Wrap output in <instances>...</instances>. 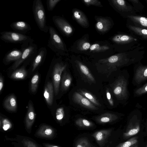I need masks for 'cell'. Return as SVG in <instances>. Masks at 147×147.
Segmentation results:
<instances>
[{
	"label": "cell",
	"instance_id": "7",
	"mask_svg": "<svg viewBox=\"0 0 147 147\" xmlns=\"http://www.w3.org/2000/svg\"><path fill=\"white\" fill-rule=\"evenodd\" d=\"M21 49L22 50V54L20 59L15 61L13 65L12 68L13 70L26 60L34 59L38 51L37 45L33 43Z\"/></svg>",
	"mask_w": 147,
	"mask_h": 147
},
{
	"label": "cell",
	"instance_id": "30",
	"mask_svg": "<svg viewBox=\"0 0 147 147\" xmlns=\"http://www.w3.org/2000/svg\"><path fill=\"white\" fill-rule=\"evenodd\" d=\"M129 28L136 34L145 39H147V29L134 26H129Z\"/></svg>",
	"mask_w": 147,
	"mask_h": 147
},
{
	"label": "cell",
	"instance_id": "37",
	"mask_svg": "<svg viewBox=\"0 0 147 147\" xmlns=\"http://www.w3.org/2000/svg\"><path fill=\"white\" fill-rule=\"evenodd\" d=\"M82 1L87 6L91 5L100 7L103 6L101 2L98 0H82Z\"/></svg>",
	"mask_w": 147,
	"mask_h": 147
},
{
	"label": "cell",
	"instance_id": "43",
	"mask_svg": "<svg viewBox=\"0 0 147 147\" xmlns=\"http://www.w3.org/2000/svg\"><path fill=\"white\" fill-rule=\"evenodd\" d=\"M3 87V79L1 75L0 76V92L2 90Z\"/></svg>",
	"mask_w": 147,
	"mask_h": 147
},
{
	"label": "cell",
	"instance_id": "9",
	"mask_svg": "<svg viewBox=\"0 0 147 147\" xmlns=\"http://www.w3.org/2000/svg\"><path fill=\"white\" fill-rule=\"evenodd\" d=\"M94 18L96 21L95 28L99 34L107 32L114 25L113 21L110 17L96 16Z\"/></svg>",
	"mask_w": 147,
	"mask_h": 147
},
{
	"label": "cell",
	"instance_id": "13",
	"mask_svg": "<svg viewBox=\"0 0 147 147\" xmlns=\"http://www.w3.org/2000/svg\"><path fill=\"white\" fill-rule=\"evenodd\" d=\"M72 17L73 19L81 26L83 28H87L89 26L88 19L82 11L77 8H74L72 10Z\"/></svg>",
	"mask_w": 147,
	"mask_h": 147
},
{
	"label": "cell",
	"instance_id": "39",
	"mask_svg": "<svg viewBox=\"0 0 147 147\" xmlns=\"http://www.w3.org/2000/svg\"><path fill=\"white\" fill-rule=\"evenodd\" d=\"M64 116V109L60 107L57 109L56 112V117L58 121H61L63 119Z\"/></svg>",
	"mask_w": 147,
	"mask_h": 147
},
{
	"label": "cell",
	"instance_id": "32",
	"mask_svg": "<svg viewBox=\"0 0 147 147\" xmlns=\"http://www.w3.org/2000/svg\"><path fill=\"white\" fill-rule=\"evenodd\" d=\"M138 137L137 136L131 138L126 141L120 143L115 147H130L138 144Z\"/></svg>",
	"mask_w": 147,
	"mask_h": 147
},
{
	"label": "cell",
	"instance_id": "41",
	"mask_svg": "<svg viewBox=\"0 0 147 147\" xmlns=\"http://www.w3.org/2000/svg\"><path fill=\"white\" fill-rule=\"evenodd\" d=\"M147 92V83L141 88L137 89L135 93L137 95H141Z\"/></svg>",
	"mask_w": 147,
	"mask_h": 147
},
{
	"label": "cell",
	"instance_id": "3",
	"mask_svg": "<svg viewBox=\"0 0 147 147\" xmlns=\"http://www.w3.org/2000/svg\"><path fill=\"white\" fill-rule=\"evenodd\" d=\"M115 51L109 41H98L91 44L87 55L92 58L102 59L113 55Z\"/></svg>",
	"mask_w": 147,
	"mask_h": 147
},
{
	"label": "cell",
	"instance_id": "6",
	"mask_svg": "<svg viewBox=\"0 0 147 147\" xmlns=\"http://www.w3.org/2000/svg\"><path fill=\"white\" fill-rule=\"evenodd\" d=\"M91 44L89 40V34H86L74 43L70 51L74 53L84 54L86 55Z\"/></svg>",
	"mask_w": 147,
	"mask_h": 147
},
{
	"label": "cell",
	"instance_id": "23",
	"mask_svg": "<svg viewBox=\"0 0 147 147\" xmlns=\"http://www.w3.org/2000/svg\"><path fill=\"white\" fill-rule=\"evenodd\" d=\"M147 79V66H140L137 69L134 76L136 82L139 84Z\"/></svg>",
	"mask_w": 147,
	"mask_h": 147
},
{
	"label": "cell",
	"instance_id": "17",
	"mask_svg": "<svg viewBox=\"0 0 147 147\" xmlns=\"http://www.w3.org/2000/svg\"><path fill=\"white\" fill-rule=\"evenodd\" d=\"M11 28L15 31L22 34L27 33L31 29L30 25L24 21H17L12 22L10 25Z\"/></svg>",
	"mask_w": 147,
	"mask_h": 147
},
{
	"label": "cell",
	"instance_id": "45",
	"mask_svg": "<svg viewBox=\"0 0 147 147\" xmlns=\"http://www.w3.org/2000/svg\"><path fill=\"white\" fill-rule=\"evenodd\" d=\"M130 147H138V144H137L134 145H133Z\"/></svg>",
	"mask_w": 147,
	"mask_h": 147
},
{
	"label": "cell",
	"instance_id": "33",
	"mask_svg": "<svg viewBox=\"0 0 147 147\" xmlns=\"http://www.w3.org/2000/svg\"><path fill=\"white\" fill-rule=\"evenodd\" d=\"M75 147H93L87 138H81L78 140Z\"/></svg>",
	"mask_w": 147,
	"mask_h": 147
},
{
	"label": "cell",
	"instance_id": "24",
	"mask_svg": "<svg viewBox=\"0 0 147 147\" xmlns=\"http://www.w3.org/2000/svg\"><path fill=\"white\" fill-rule=\"evenodd\" d=\"M118 118V116L114 114L106 113L98 116L96 118V120L100 123H105L112 122Z\"/></svg>",
	"mask_w": 147,
	"mask_h": 147
},
{
	"label": "cell",
	"instance_id": "10",
	"mask_svg": "<svg viewBox=\"0 0 147 147\" xmlns=\"http://www.w3.org/2000/svg\"><path fill=\"white\" fill-rule=\"evenodd\" d=\"M67 65L61 61L56 62L53 67V79L55 95L59 92L61 76L63 71L65 70Z\"/></svg>",
	"mask_w": 147,
	"mask_h": 147
},
{
	"label": "cell",
	"instance_id": "22",
	"mask_svg": "<svg viewBox=\"0 0 147 147\" xmlns=\"http://www.w3.org/2000/svg\"><path fill=\"white\" fill-rule=\"evenodd\" d=\"M53 88L52 83H47L45 88L44 96L47 104L51 106L53 101Z\"/></svg>",
	"mask_w": 147,
	"mask_h": 147
},
{
	"label": "cell",
	"instance_id": "11",
	"mask_svg": "<svg viewBox=\"0 0 147 147\" xmlns=\"http://www.w3.org/2000/svg\"><path fill=\"white\" fill-rule=\"evenodd\" d=\"M113 93L117 98H126L127 96V82L123 78L118 79L115 82L112 87Z\"/></svg>",
	"mask_w": 147,
	"mask_h": 147
},
{
	"label": "cell",
	"instance_id": "1",
	"mask_svg": "<svg viewBox=\"0 0 147 147\" xmlns=\"http://www.w3.org/2000/svg\"><path fill=\"white\" fill-rule=\"evenodd\" d=\"M125 60L122 54L113 55L108 57L98 59L95 65L98 72L108 77L118 67L123 65Z\"/></svg>",
	"mask_w": 147,
	"mask_h": 147
},
{
	"label": "cell",
	"instance_id": "21",
	"mask_svg": "<svg viewBox=\"0 0 147 147\" xmlns=\"http://www.w3.org/2000/svg\"><path fill=\"white\" fill-rule=\"evenodd\" d=\"M54 134L53 129L51 126L43 125L38 129L36 134L40 137L49 138L53 137Z\"/></svg>",
	"mask_w": 147,
	"mask_h": 147
},
{
	"label": "cell",
	"instance_id": "14",
	"mask_svg": "<svg viewBox=\"0 0 147 147\" xmlns=\"http://www.w3.org/2000/svg\"><path fill=\"white\" fill-rule=\"evenodd\" d=\"M74 102L82 107L92 110H95L98 108L88 99L79 93L75 92L73 95Z\"/></svg>",
	"mask_w": 147,
	"mask_h": 147
},
{
	"label": "cell",
	"instance_id": "27",
	"mask_svg": "<svg viewBox=\"0 0 147 147\" xmlns=\"http://www.w3.org/2000/svg\"><path fill=\"white\" fill-rule=\"evenodd\" d=\"M72 78L70 74L67 72H65L61 80V88L63 91L68 90L71 83Z\"/></svg>",
	"mask_w": 147,
	"mask_h": 147
},
{
	"label": "cell",
	"instance_id": "19",
	"mask_svg": "<svg viewBox=\"0 0 147 147\" xmlns=\"http://www.w3.org/2000/svg\"><path fill=\"white\" fill-rule=\"evenodd\" d=\"M22 53V50L13 49L8 52L5 55L3 61L6 63H8L13 61H16L20 57Z\"/></svg>",
	"mask_w": 147,
	"mask_h": 147
},
{
	"label": "cell",
	"instance_id": "12",
	"mask_svg": "<svg viewBox=\"0 0 147 147\" xmlns=\"http://www.w3.org/2000/svg\"><path fill=\"white\" fill-rule=\"evenodd\" d=\"M72 57L74 59V62L80 72L83 76L89 82L94 83L95 79L88 67L80 59V57L75 56Z\"/></svg>",
	"mask_w": 147,
	"mask_h": 147
},
{
	"label": "cell",
	"instance_id": "36",
	"mask_svg": "<svg viewBox=\"0 0 147 147\" xmlns=\"http://www.w3.org/2000/svg\"><path fill=\"white\" fill-rule=\"evenodd\" d=\"M39 80V76L38 75L36 74L33 76L31 82V90L32 92H34L36 91Z\"/></svg>",
	"mask_w": 147,
	"mask_h": 147
},
{
	"label": "cell",
	"instance_id": "26",
	"mask_svg": "<svg viewBox=\"0 0 147 147\" xmlns=\"http://www.w3.org/2000/svg\"><path fill=\"white\" fill-rule=\"evenodd\" d=\"M110 5L116 11L123 12L126 9L125 1L123 0H108Z\"/></svg>",
	"mask_w": 147,
	"mask_h": 147
},
{
	"label": "cell",
	"instance_id": "28",
	"mask_svg": "<svg viewBox=\"0 0 147 147\" xmlns=\"http://www.w3.org/2000/svg\"><path fill=\"white\" fill-rule=\"evenodd\" d=\"M27 76V72L24 67L16 70L11 74V78L15 80H22Z\"/></svg>",
	"mask_w": 147,
	"mask_h": 147
},
{
	"label": "cell",
	"instance_id": "44",
	"mask_svg": "<svg viewBox=\"0 0 147 147\" xmlns=\"http://www.w3.org/2000/svg\"><path fill=\"white\" fill-rule=\"evenodd\" d=\"M44 145L45 147H59L57 146L47 144H45Z\"/></svg>",
	"mask_w": 147,
	"mask_h": 147
},
{
	"label": "cell",
	"instance_id": "8",
	"mask_svg": "<svg viewBox=\"0 0 147 147\" xmlns=\"http://www.w3.org/2000/svg\"><path fill=\"white\" fill-rule=\"evenodd\" d=\"M52 19L55 26L63 35L69 37L73 34V28L65 18L59 16H54Z\"/></svg>",
	"mask_w": 147,
	"mask_h": 147
},
{
	"label": "cell",
	"instance_id": "20",
	"mask_svg": "<svg viewBox=\"0 0 147 147\" xmlns=\"http://www.w3.org/2000/svg\"><path fill=\"white\" fill-rule=\"evenodd\" d=\"M35 116L33 105L30 100L25 120L26 126L27 129L31 128L34 121Z\"/></svg>",
	"mask_w": 147,
	"mask_h": 147
},
{
	"label": "cell",
	"instance_id": "29",
	"mask_svg": "<svg viewBox=\"0 0 147 147\" xmlns=\"http://www.w3.org/2000/svg\"><path fill=\"white\" fill-rule=\"evenodd\" d=\"M79 93L86 97L94 105L100 107L101 105L96 98L91 93L84 90H80L79 91Z\"/></svg>",
	"mask_w": 147,
	"mask_h": 147
},
{
	"label": "cell",
	"instance_id": "46",
	"mask_svg": "<svg viewBox=\"0 0 147 147\" xmlns=\"http://www.w3.org/2000/svg\"><path fill=\"white\" fill-rule=\"evenodd\" d=\"M146 147H147V146H146Z\"/></svg>",
	"mask_w": 147,
	"mask_h": 147
},
{
	"label": "cell",
	"instance_id": "35",
	"mask_svg": "<svg viewBox=\"0 0 147 147\" xmlns=\"http://www.w3.org/2000/svg\"><path fill=\"white\" fill-rule=\"evenodd\" d=\"M0 126L4 131H7L11 129L12 127V124L10 121L7 119L1 118L0 120Z\"/></svg>",
	"mask_w": 147,
	"mask_h": 147
},
{
	"label": "cell",
	"instance_id": "31",
	"mask_svg": "<svg viewBox=\"0 0 147 147\" xmlns=\"http://www.w3.org/2000/svg\"><path fill=\"white\" fill-rule=\"evenodd\" d=\"M128 17L133 21L138 23L144 27H147V18L143 17L129 16Z\"/></svg>",
	"mask_w": 147,
	"mask_h": 147
},
{
	"label": "cell",
	"instance_id": "18",
	"mask_svg": "<svg viewBox=\"0 0 147 147\" xmlns=\"http://www.w3.org/2000/svg\"><path fill=\"white\" fill-rule=\"evenodd\" d=\"M47 54V50L45 47L40 48L34 58L32 65V71H33L45 59Z\"/></svg>",
	"mask_w": 147,
	"mask_h": 147
},
{
	"label": "cell",
	"instance_id": "2",
	"mask_svg": "<svg viewBox=\"0 0 147 147\" xmlns=\"http://www.w3.org/2000/svg\"><path fill=\"white\" fill-rule=\"evenodd\" d=\"M48 28L50 36L47 46L57 55L68 56L66 45L58 33L52 26H48Z\"/></svg>",
	"mask_w": 147,
	"mask_h": 147
},
{
	"label": "cell",
	"instance_id": "15",
	"mask_svg": "<svg viewBox=\"0 0 147 147\" xmlns=\"http://www.w3.org/2000/svg\"><path fill=\"white\" fill-rule=\"evenodd\" d=\"M140 130V121L136 119L131 120L129 122L125 131L123 133V136L125 139H127L137 134Z\"/></svg>",
	"mask_w": 147,
	"mask_h": 147
},
{
	"label": "cell",
	"instance_id": "5",
	"mask_svg": "<svg viewBox=\"0 0 147 147\" xmlns=\"http://www.w3.org/2000/svg\"><path fill=\"white\" fill-rule=\"evenodd\" d=\"M32 11L34 19L39 29L44 32H47L49 28L47 24L45 11L41 0L33 1Z\"/></svg>",
	"mask_w": 147,
	"mask_h": 147
},
{
	"label": "cell",
	"instance_id": "38",
	"mask_svg": "<svg viewBox=\"0 0 147 147\" xmlns=\"http://www.w3.org/2000/svg\"><path fill=\"white\" fill-rule=\"evenodd\" d=\"M61 1V0H47L46 4L48 10L52 11L57 4Z\"/></svg>",
	"mask_w": 147,
	"mask_h": 147
},
{
	"label": "cell",
	"instance_id": "42",
	"mask_svg": "<svg viewBox=\"0 0 147 147\" xmlns=\"http://www.w3.org/2000/svg\"><path fill=\"white\" fill-rule=\"evenodd\" d=\"M106 95L107 100L109 105L111 106H113L114 105V101L112 97L109 90L108 88L106 90Z\"/></svg>",
	"mask_w": 147,
	"mask_h": 147
},
{
	"label": "cell",
	"instance_id": "25",
	"mask_svg": "<svg viewBox=\"0 0 147 147\" xmlns=\"http://www.w3.org/2000/svg\"><path fill=\"white\" fill-rule=\"evenodd\" d=\"M3 105L9 111L14 112L16 110V99L13 95H12L8 96L5 100Z\"/></svg>",
	"mask_w": 147,
	"mask_h": 147
},
{
	"label": "cell",
	"instance_id": "40",
	"mask_svg": "<svg viewBox=\"0 0 147 147\" xmlns=\"http://www.w3.org/2000/svg\"><path fill=\"white\" fill-rule=\"evenodd\" d=\"M24 147H38L33 142L28 139H24L22 141Z\"/></svg>",
	"mask_w": 147,
	"mask_h": 147
},
{
	"label": "cell",
	"instance_id": "4",
	"mask_svg": "<svg viewBox=\"0 0 147 147\" xmlns=\"http://www.w3.org/2000/svg\"><path fill=\"white\" fill-rule=\"evenodd\" d=\"M0 34L2 40L5 42L21 44V48L25 47L34 42L30 36L15 31H5Z\"/></svg>",
	"mask_w": 147,
	"mask_h": 147
},
{
	"label": "cell",
	"instance_id": "34",
	"mask_svg": "<svg viewBox=\"0 0 147 147\" xmlns=\"http://www.w3.org/2000/svg\"><path fill=\"white\" fill-rule=\"evenodd\" d=\"M75 123L78 126L82 127H89L93 126V124L89 120L82 118L77 119Z\"/></svg>",
	"mask_w": 147,
	"mask_h": 147
},
{
	"label": "cell",
	"instance_id": "47",
	"mask_svg": "<svg viewBox=\"0 0 147 147\" xmlns=\"http://www.w3.org/2000/svg\"></svg>",
	"mask_w": 147,
	"mask_h": 147
},
{
	"label": "cell",
	"instance_id": "16",
	"mask_svg": "<svg viewBox=\"0 0 147 147\" xmlns=\"http://www.w3.org/2000/svg\"><path fill=\"white\" fill-rule=\"evenodd\" d=\"M111 129L102 130L96 131L92 135L97 143L100 146L104 145L111 135Z\"/></svg>",
	"mask_w": 147,
	"mask_h": 147
}]
</instances>
